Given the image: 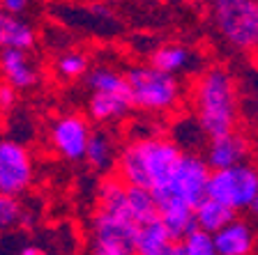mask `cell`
Returning a JSON list of instances; mask_svg holds the SVG:
<instances>
[{
    "instance_id": "cell-13",
    "label": "cell",
    "mask_w": 258,
    "mask_h": 255,
    "mask_svg": "<svg viewBox=\"0 0 258 255\" xmlns=\"http://www.w3.org/2000/svg\"><path fill=\"white\" fill-rule=\"evenodd\" d=\"M0 71L5 76V83L14 90H30L39 80L37 69L26 51H14V48L0 51Z\"/></svg>"
},
{
    "instance_id": "cell-3",
    "label": "cell",
    "mask_w": 258,
    "mask_h": 255,
    "mask_svg": "<svg viewBox=\"0 0 258 255\" xmlns=\"http://www.w3.org/2000/svg\"><path fill=\"white\" fill-rule=\"evenodd\" d=\"M210 12L228 46L242 53L258 51V0H210Z\"/></svg>"
},
{
    "instance_id": "cell-28",
    "label": "cell",
    "mask_w": 258,
    "mask_h": 255,
    "mask_svg": "<svg viewBox=\"0 0 258 255\" xmlns=\"http://www.w3.org/2000/svg\"><path fill=\"white\" fill-rule=\"evenodd\" d=\"M19 255H48V253L44 248H39V246H23L19 250Z\"/></svg>"
},
{
    "instance_id": "cell-29",
    "label": "cell",
    "mask_w": 258,
    "mask_h": 255,
    "mask_svg": "<svg viewBox=\"0 0 258 255\" xmlns=\"http://www.w3.org/2000/svg\"><path fill=\"white\" fill-rule=\"evenodd\" d=\"M251 212L258 216V196H256V200H253V205H251Z\"/></svg>"
},
{
    "instance_id": "cell-23",
    "label": "cell",
    "mask_w": 258,
    "mask_h": 255,
    "mask_svg": "<svg viewBox=\"0 0 258 255\" xmlns=\"http://www.w3.org/2000/svg\"><path fill=\"white\" fill-rule=\"evenodd\" d=\"M180 253L182 255H217L212 234L203 232V230H191L180 241Z\"/></svg>"
},
{
    "instance_id": "cell-21",
    "label": "cell",
    "mask_w": 258,
    "mask_h": 255,
    "mask_svg": "<svg viewBox=\"0 0 258 255\" xmlns=\"http://www.w3.org/2000/svg\"><path fill=\"white\" fill-rule=\"evenodd\" d=\"M86 78V88L90 95L99 92V95H115V92H127V80L124 74H118L111 67H95L88 69Z\"/></svg>"
},
{
    "instance_id": "cell-1",
    "label": "cell",
    "mask_w": 258,
    "mask_h": 255,
    "mask_svg": "<svg viewBox=\"0 0 258 255\" xmlns=\"http://www.w3.org/2000/svg\"><path fill=\"white\" fill-rule=\"evenodd\" d=\"M196 122L205 138H219L235 131L240 99L233 74L226 67H208L194 88Z\"/></svg>"
},
{
    "instance_id": "cell-20",
    "label": "cell",
    "mask_w": 258,
    "mask_h": 255,
    "mask_svg": "<svg viewBox=\"0 0 258 255\" xmlns=\"http://www.w3.org/2000/svg\"><path fill=\"white\" fill-rule=\"evenodd\" d=\"M83 159H86L88 165H90L92 170H97V173H104V170L111 168V165L115 163V147H113L111 133L102 131V129L92 131L90 138H88Z\"/></svg>"
},
{
    "instance_id": "cell-7",
    "label": "cell",
    "mask_w": 258,
    "mask_h": 255,
    "mask_svg": "<svg viewBox=\"0 0 258 255\" xmlns=\"http://www.w3.org/2000/svg\"><path fill=\"white\" fill-rule=\"evenodd\" d=\"M32 154L14 138H0V196L19 198L32 184Z\"/></svg>"
},
{
    "instance_id": "cell-9",
    "label": "cell",
    "mask_w": 258,
    "mask_h": 255,
    "mask_svg": "<svg viewBox=\"0 0 258 255\" xmlns=\"http://www.w3.org/2000/svg\"><path fill=\"white\" fill-rule=\"evenodd\" d=\"M90 122L83 115H62L51 127L53 149L67 161H81L90 138Z\"/></svg>"
},
{
    "instance_id": "cell-26",
    "label": "cell",
    "mask_w": 258,
    "mask_h": 255,
    "mask_svg": "<svg viewBox=\"0 0 258 255\" xmlns=\"http://www.w3.org/2000/svg\"><path fill=\"white\" fill-rule=\"evenodd\" d=\"M16 106V90L7 83H0V113H10Z\"/></svg>"
},
{
    "instance_id": "cell-19",
    "label": "cell",
    "mask_w": 258,
    "mask_h": 255,
    "mask_svg": "<svg viewBox=\"0 0 258 255\" xmlns=\"http://www.w3.org/2000/svg\"><path fill=\"white\" fill-rule=\"evenodd\" d=\"M124 207H127V218L136 228L145 223H152L159 218L157 212V202L152 198V193L148 189H141V186H127L124 191Z\"/></svg>"
},
{
    "instance_id": "cell-17",
    "label": "cell",
    "mask_w": 258,
    "mask_h": 255,
    "mask_svg": "<svg viewBox=\"0 0 258 255\" xmlns=\"http://www.w3.org/2000/svg\"><path fill=\"white\" fill-rule=\"evenodd\" d=\"M134 255H182L180 244L168 239L166 230L161 228L159 218L139 228L134 244Z\"/></svg>"
},
{
    "instance_id": "cell-25",
    "label": "cell",
    "mask_w": 258,
    "mask_h": 255,
    "mask_svg": "<svg viewBox=\"0 0 258 255\" xmlns=\"http://www.w3.org/2000/svg\"><path fill=\"white\" fill-rule=\"evenodd\" d=\"M23 221V207L16 198H3L0 196V234L10 232L12 228L21 225Z\"/></svg>"
},
{
    "instance_id": "cell-24",
    "label": "cell",
    "mask_w": 258,
    "mask_h": 255,
    "mask_svg": "<svg viewBox=\"0 0 258 255\" xmlns=\"http://www.w3.org/2000/svg\"><path fill=\"white\" fill-rule=\"evenodd\" d=\"M90 69V62L83 53H64L55 60V71L62 78H81Z\"/></svg>"
},
{
    "instance_id": "cell-5",
    "label": "cell",
    "mask_w": 258,
    "mask_h": 255,
    "mask_svg": "<svg viewBox=\"0 0 258 255\" xmlns=\"http://www.w3.org/2000/svg\"><path fill=\"white\" fill-rule=\"evenodd\" d=\"M258 196V165L240 163L235 168L212 170L208 180V198L221 202L233 212L251 209Z\"/></svg>"
},
{
    "instance_id": "cell-16",
    "label": "cell",
    "mask_w": 258,
    "mask_h": 255,
    "mask_svg": "<svg viewBox=\"0 0 258 255\" xmlns=\"http://www.w3.org/2000/svg\"><path fill=\"white\" fill-rule=\"evenodd\" d=\"M37 42V32L28 21L12 16L0 10V48H14V51H30Z\"/></svg>"
},
{
    "instance_id": "cell-4",
    "label": "cell",
    "mask_w": 258,
    "mask_h": 255,
    "mask_svg": "<svg viewBox=\"0 0 258 255\" xmlns=\"http://www.w3.org/2000/svg\"><path fill=\"white\" fill-rule=\"evenodd\" d=\"M212 170L208 168L201 152H182L173 170L171 180L164 189L150 191L152 198L157 200H175L182 202L187 207H196L208 198V180Z\"/></svg>"
},
{
    "instance_id": "cell-15",
    "label": "cell",
    "mask_w": 258,
    "mask_h": 255,
    "mask_svg": "<svg viewBox=\"0 0 258 255\" xmlns=\"http://www.w3.org/2000/svg\"><path fill=\"white\" fill-rule=\"evenodd\" d=\"M132 111V99L127 92H115V95H90L88 99V115L92 122L104 124V122H115L122 120L124 115H129Z\"/></svg>"
},
{
    "instance_id": "cell-10",
    "label": "cell",
    "mask_w": 258,
    "mask_h": 255,
    "mask_svg": "<svg viewBox=\"0 0 258 255\" xmlns=\"http://www.w3.org/2000/svg\"><path fill=\"white\" fill-rule=\"evenodd\" d=\"M249 140L242 133L233 131L219 136V138H210L205 145L203 159L208 163L210 170H226V168H235L240 163H247L249 159Z\"/></svg>"
},
{
    "instance_id": "cell-6",
    "label": "cell",
    "mask_w": 258,
    "mask_h": 255,
    "mask_svg": "<svg viewBox=\"0 0 258 255\" xmlns=\"http://www.w3.org/2000/svg\"><path fill=\"white\" fill-rule=\"evenodd\" d=\"M136 154H139L141 168L145 175L148 191H159L168 184L177 161L182 156L180 147L166 136H148V138H134Z\"/></svg>"
},
{
    "instance_id": "cell-14",
    "label": "cell",
    "mask_w": 258,
    "mask_h": 255,
    "mask_svg": "<svg viewBox=\"0 0 258 255\" xmlns=\"http://www.w3.org/2000/svg\"><path fill=\"white\" fill-rule=\"evenodd\" d=\"M157 212H159V223L166 230L168 239L180 244L191 230H196L194 223V209L175 200H157Z\"/></svg>"
},
{
    "instance_id": "cell-11",
    "label": "cell",
    "mask_w": 258,
    "mask_h": 255,
    "mask_svg": "<svg viewBox=\"0 0 258 255\" xmlns=\"http://www.w3.org/2000/svg\"><path fill=\"white\" fill-rule=\"evenodd\" d=\"M212 241L217 255H251L256 248V230L249 221L235 218L217 234H212Z\"/></svg>"
},
{
    "instance_id": "cell-2",
    "label": "cell",
    "mask_w": 258,
    "mask_h": 255,
    "mask_svg": "<svg viewBox=\"0 0 258 255\" xmlns=\"http://www.w3.org/2000/svg\"><path fill=\"white\" fill-rule=\"evenodd\" d=\"M132 108L150 115L171 113L182 99V83L171 74L155 69L150 62L132 64L124 74Z\"/></svg>"
},
{
    "instance_id": "cell-8",
    "label": "cell",
    "mask_w": 258,
    "mask_h": 255,
    "mask_svg": "<svg viewBox=\"0 0 258 255\" xmlns=\"http://www.w3.org/2000/svg\"><path fill=\"white\" fill-rule=\"evenodd\" d=\"M136 234H139V228L127 216H115V214L97 209V214L92 216L90 248H113L134 255Z\"/></svg>"
},
{
    "instance_id": "cell-22",
    "label": "cell",
    "mask_w": 258,
    "mask_h": 255,
    "mask_svg": "<svg viewBox=\"0 0 258 255\" xmlns=\"http://www.w3.org/2000/svg\"><path fill=\"white\" fill-rule=\"evenodd\" d=\"M124 191L127 184L118 180V177H108L99 184V212L115 214V216H127V207H124Z\"/></svg>"
},
{
    "instance_id": "cell-27",
    "label": "cell",
    "mask_w": 258,
    "mask_h": 255,
    "mask_svg": "<svg viewBox=\"0 0 258 255\" xmlns=\"http://www.w3.org/2000/svg\"><path fill=\"white\" fill-rule=\"evenodd\" d=\"M30 7V0H0V10L12 16H19Z\"/></svg>"
},
{
    "instance_id": "cell-12",
    "label": "cell",
    "mask_w": 258,
    "mask_h": 255,
    "mask_svg": "<svg viewBox=\"0 0 258 255\" xmlns=\"http://www.w3.org/2000/svg\"><path fill=\"white\" fill-rule=\"evenodd\" d=\"M150 64L155 69L177 78L180 74H191V71L199 69L201 58L194 48L184 46V44H164L157 51H152Z\"/></svg>"
},
{
    "instance_id": "cell-18",
    "label": "cell",
    "mask_w": 258,
    "mask_h": 255,
    "mask_svg": "<svg viewBox=\"0 0 258 255\" xmlns=\"http://www.w3.org/2000/svg\"><path fill=\"white\" fill-rule=\"evenodd\" d=\"M237 214L233 212L231 207H226L221 202L212 200V198H205L201 205L194 207V223H196V230H203L208 234H217L221 228L235 221Z\"/></svg>"
}]
</instances>
